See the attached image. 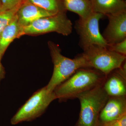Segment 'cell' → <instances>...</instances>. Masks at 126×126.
I'll list each match as a JSON object with an SVG mask.
<instances>
[{
	"instance_id": "cell-1",
	"label": "cell",
	"mask_w": 126,
	"mask_h": 126,
	"mask_svg": "<svg viewBox=\"0 0 126 126\" xmlns=\"http://www.w3.org/2000/svg\"><path fill=\"white\" fill-rule=\"evenodd\" d=\"M106 76L91 68L79 69L53 91L60 102L77 98L79 94L103 84Z\"/></svg>"
},
{
	"instance_id": "cell-2",
	"label": "cell",
	"mask_w": 126,
	"mask_h": 126,
	"mask_svg": "<svg viewBox=\"0 0 126 126\" xmlns=\"http://www.w3.org/2000/svg\"><path fill=\"white\" fill-rule=\"evenodd\" d=\"M54 69L52 77L47 86V90L53 92L55 89L68 79L79 69L90 68L83 54L79 55L74 59L63 56L58 45L52 41L48 42Z\"/></svg>"
},
{
	"instance_id": "cell-3",
	"label": "cell",
	"mask_w": 126,
	"mask_h": 126,
	"mask_svg": "<svg viewBox=\"0 0 126 126\" xmlns=\"http://www.w3.org/2000/svg\"><path fill=\"white\" fill-rule=\"evenodd\" d=\"M109 97L102 85L79 94L77 98L79 100L81 108L75 126H98L99 114Z\"/></svg>"
},
{
	"instance_id": "cell-4",
	"label": "cell",
	"mask_w": 126,
	"mask_h": 126,
	"mask_svg": "<svg viewBox=\"0 0 126 126\" xmlns=\"http://www.w3.org/2000/svg\"><path fill=\"white\" fill-rule=\"evenodd\" d=\"M83 50L82 54L89 67L98 70L106 77L120 67L126 60V56L111 51L107 47L92 45Z\"/></svg>"
},
{
	"instance_id": "cell-5",
	"label": "cell",
	"mask_w": 126,
	"mask_h": 126,
	"mask_svg": "<svg viewBox=\"0 0 126 126\" xmlns=\"http://www.w3.org/2000/svg\"><path fill=\"white\" fill-rule=\"evenodd\" d=\"M56 99L54 92H50L45 87L34 93L11 118L12 125L32 121L45 112L51 102Z\"/></svg>"
},
{
	"instance_id": "cell-6",
	"label": "cell",
	"mask_w": 126,
	"mask_h": 126,
	"mask_svg": "<svg viewBox=\"0 0 126 126\" xmlns=\"http://www.w3.org/2000/svg\"><path fill=\"white\" fill-rule=\"evenodd\" d=\"M72 22L68 18L66 12L44 17L35 21L22 27L20 37L25 35H36L55 32L64 36L72 33Z\"/></svg>"
},
{
	"instance_id": "cell-7",
	"label": "cell",
	"mask_w": 126,
	"mask_h": 126,
	"mask_svg": "<svg viewBox=\"0 0 126 126\" xmlns=\"http://www.w3.org/2000/svg\"><path fill=\"white\" fill-rule=\"evenodd\" d=\"M104 16L92 12L87 18H79L77 21L76 29L79 35V45L83 49L92 45L108 46L99 29V21Z\"/></svg>"
},
{
	"instance_id": "cell-8",
	"label": "cell",
	"mask_w": 126,
	"mask_h": 126,
	"mask_svg": "<svg viewBox=\"0 0 126 126\" xmlns=\"http://www.w3.org/2000/svg\"><path fill=\"white\" fill-rule=\"evenodd\" d=\"M107 16L108 24L102 36L108 45L126 39V11Z\"/></svg>"
},
{
	"instance_id": "cell-9",
	"label": "cell",
	"mask_w": 126,
	"mask_h": 126,
	"mask_svg": "<svg viewBox=\"0 0 126 126\" xmlns=\"http://www.w3.org/2000/svg\"><path fill=\"white\" fill-rule=\"evenodd\" d=\"M102 87L109 97L126 96V61L106 76Z\"/></svg>"
},
{
	"instance_id": "cell-10",
	"label": "cell",
	"mask_w": 126,
	"mask_h": 126,
	"mask_svg": "<svg viewBox=\"0 0 126 126\" xmlns=\"http://www.w3.org/2000/svg\"><path fill=\"white\" fill-rule=\"evenodd\" d=\"M126 115V96L109 97L99 117V124L112 121Z\"/></svg>"
},
{
	"instance_id": "cell-11",
	"label": "cell",
	"mask_w": 126,
	"mask_h": 126,
	"mask_svg": "<svg viewBox=\"0 0 126 126\" xmlns=\"http://www.w3.org/2000/svg\"><path fill=\"white\" fill-rule=\"evenodd\" d=\"M55 15L26 1H23L16 13L18 23L22 27L38 19Z\"/></svg>"
},
{
	"instance_id": "cell-12",
	"label": "cell",
	"mask_w": 126,
	"mask_h": 126,
	"mask_svg": "<svg viewBox=\"0 0 126 126\" xmlns=\"http://www.w3.org/2000/svg\"><path fill=\"white\" fill-rule=\"evenodd\" d=\"M93 12L104 16L115 15L126 11L124 0H90Z\"/></svg>"
},
{
	"instance_id": "cell-13",
	"label": "cell",
	"mask_w": 126,
	"mask_h": 126,
	"mask_svg": "<svg viewBox=\"0 0 126 126\" xmlns=\"http://www.w3.org/2000/svg\"><path fill=\"white\" fill-rule=\"evenodd\" d=\"M22 27L18 23L16 14L0 34V58L1 59L7 47L15 39L20 37Z\"/></svg>"
},
{
	"instance_id": "cell-14",
	"label": "cell",
	"mask_w": 126,
	"mask_h": 126,
	"mask_svg": "<svg viewBox=\"0 0 126 126\" xmlns=\"http://www.w3.org/2000/svg\"><path fill=\"white\" fill-rule=\"evenodd\" d=\"M66 10L78 14L80 19L87 17L93 12L90 0H63Z\"/></svg>"
},
{
	"instance_id": "cell-15",
	"label": "cell",
	"mask_w": 126,
	"mask_h": 126,
	"mask_svg": "<svg viewBox=\"0 0 126 126\" xmlns=\"http://www.w3.org/2000/svg\"><path fill=\"white\" fill-rule=\"evenodd\" d=\"M23 1L30 2L54 14L67 11L63 0H23Z\"/></svg>"
},
{
	"instance_id": "cell-16",
	"label": "cell",
	"mask_w": 126,
	"mask_h": 126,
	"mask_svg": "<svg viewBox=\"0 0 126 126\" xmlns=\"http://www.w3.org/2000/svg\"><path fill=\"white\" fill-rule=\"evenodd\" d=\"M20 6L12 10L0 12V34L15 16Z\"/></svg>"
},
{
	"instance_id": "cell-17",
	"label": "cell",
	"mask_w": 126,
	"mask_h": 126,
	"mask_svg": "<svg viewBox=\"0 0 126 126\" xmlns=\"http://www.w3.org/2000/svg\"><path fill=\"white\" fill-rule=\"evenodd\" d=\"M23 0H1L0 12L9 10L19 7Z\"/></svg>"
},
{
	"instance_id": "cell-18",
	"label": "cell",
	"mask_w": 126,
	"mask_h": 126,
	"mask_svg": "<svg viewBox=\"0 0 126 126\" xmlns=\"http://www.w3.org/2000/svg\"><path fill=\"white\" fill-rule=\"evenodd\" d=\"M108 48L117 53L126 56V39L112 45H108Z\"/></svg>"
},
{
	"instance_id": "cell-19",
	"label": "cell",
	"mask_w": 126,
	"mask_h": 126,
	"mask_svg": "<svg viewBox=\"0 0 126 126\" xmlns=\"http://www.w3.org/2000/svg\"><path fill=\"white\" fill-rule=\"evenodd\" d=\"M98 125L102 126H126V115L112 121Z\"/></svg>"
},
{
	"instance_id": "cell-20",
	"label": "cell",
	"mask_w": 126,
	"mask_h": 126,
	"mask_svg": "<svg viewBox=\"0 0 126 126\" xmlns=\"http://www.w3.org/2000/svg\"><path fill=\"white\" fill-rule=\"evenodd\" d=\"M1 59L0 58V81L4 78L5 72L3 66L1 63Z\"/></svg>"
},
{
	"instance_id": "cell-21",
	"label": "cell",
	"mask_w": 126,
	"mask_h": 126,
	"mask_svg": "<svg viewBox=\"0 0 126 126\" xmlns=\"http://www.w3.org/2000/svg\"><path fill=\"white\" fill-rule=\"evenodd\" d=\"M1 10V0H0V12Z\"/></svg>"
},
{
	"instance_id": "cell-22",
	"label": "cell",
	"mask_w": 126,
	"mask_h": 126,
	"mask_svg": "<svg viewBox=\"0 0 126 126\" xmlns=\"http://www.w3.org/2000/svg\"><path fill=\"white\" fill-rule=\"evenodd\" d=\"M98 126H101V125H98Z\"/></svg>"
},
{
	"instance_id": "cell-23",
	"label": "cell",
	"mask_w": 126,
	"mask_h": 126,
	"mask_svg": "<svg viewBox=\"0 0 126 126\" xmlns=\"http://www.w3.org/2000/svg\"></svg>"
},
{
	"instance_id": "cell-24",
	"label": "cell",
	"mask_w": 126,
	"mask_h": 126,
	"mask_svg": "<svg viewBox=\"0 0 126 126\" xmlns=\"http://www.w3.org/2000/svg\"></svg>"
}]
</instances>
